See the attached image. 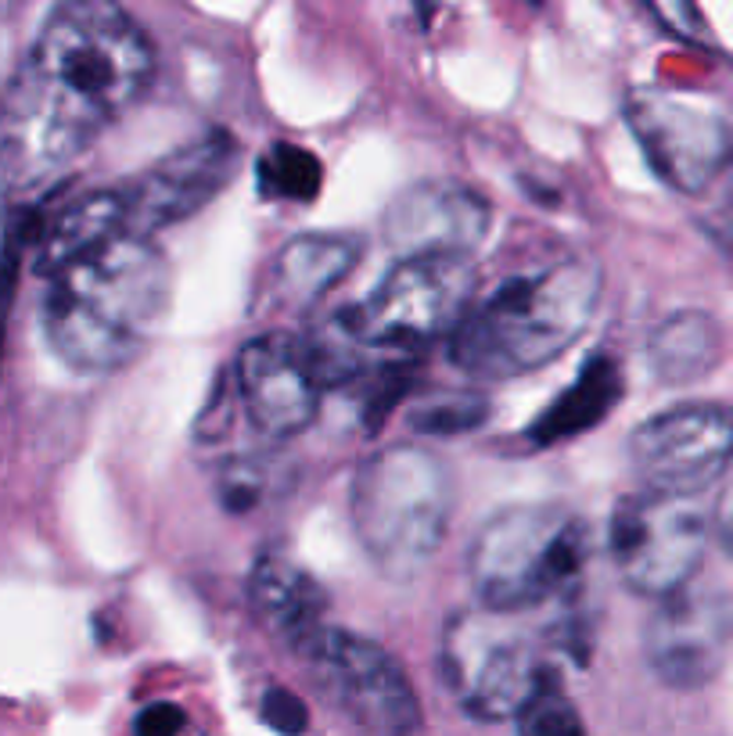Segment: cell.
<instances>
[{
  "instance_id": "6da1fadb",
  "label": "cell",
  "mask_w": 733,
  "mask_h": 736,
  "mask_svg": "<svg viewBox=\"0 0 733 736\" xmlns=\"http://www.w3.org/2000/svg\"><path fill=\"white\" fill-rule=\"evenodd\" d=\"M156 50L140 22L108 0H69L47 15L8 94V151L61 165L145 97Z\"/></svg>"
},
{
  "instance_id": "7a4b0ae2",
  "label": "cell",
  "mask_w": 733,
  "mask_h": 736,
  "mask_svg": "<svg viewBox=\"0 0 733 736\" xmlns=\"http://www.w3.org/2000/svg\"><path fill=\"white\" fill-rule=\"evenodd\" d=\"M170 260L123 230L47 277L44 334L76 373H115L148 353L170 309Z\"/></svg>"
},
{
  "instance_id": "3957f363",
  "label": "cell",
  "mask_w": 733,
  "mask_h": 736,
  "mask_svg": "<svg viewBox=\"0 0 733 736\" xmlns=\"http://www.w3.org/2000/svg\"><path fill=\"white\" fill-rule=\"evenodd\" d=\"M600 302V269L589 260H558L514 277L449 334V359L482 381L522 378L579 342Z\"/></svg>"
},
{
  "instance_id": "277c9868",
  "label": "cell",
  "mask_w": 733,
  "mask_h": 736,
  "mask_svg": "<svg viewBox=\"0 0 733 736\" xmlns=\"http://www.w3.org/2000/svg\"><path fill=\"white\" fill-rule=\"evenodd\" d=\"M353 528L389 578H414L443 550L454 482L446 463L421 446L370 453L353 478Z\"/></svg>"
},
{
  "instance_id": "5b68a950",
  "label": "cell",
  "mask_w": 733,
  "mask_h": 736,
  "mask_svg": "<svg viewBox=\"0 0 733 736\" xmlns=\"http://www.w3.org/2000/svg\"><path fill=\"white\" fill-rule=\"evenodd\" d=\"M589 557L586 525L564 507L525 503L500 510L471 542L468 575L485 611L522 614L569 597Z\"/></svg>"
},
{
  "instance_id": "8992f818",
  "label": "cell",
  "mask_w": 733,
  "mask_h": 736,
  "mask_svg": "<svg viewBox=\"0 0 733 736\" xmlns=\"http://www.w3.org/2000/svg\"><path fill=\"white\" fill-rule=\"evenodd\" d=\"M529 629L514 614L468 611L457 614L443 640V679L457 704L479 722H507L536 693L547 676Z\"/></svg>"
},
{
  "instance_id": "52a82bcc",
  "label": "cell",
  "mask_w": 733,
  "mask_h": 736,
  "mask_svg": "<svg viewBox=\"0 0 733 736\" xmlns=\"http://www.w3.org/2000/svg\"><path fill=\"white\" fill-rule=\"evenodd\" d=\"M468 255H421L400 260L364 302L353 306V327L367 348H417L454 334L474 295Z\"/></svg>"
},
{
  "instance_id": "ba28073f",
  "label": "cell",
  "mask_w": 733,
  "mask_h": 736,
  "mask_svg": "<svg viewBox=\"0 0 733 736\" xmlns=\"http://www.w3.org/2000/svg\"><path fill=\"white\" fill-rule=\"evenodd\" d=\"M709 547V518L698 499L637 493L619 499L608 550L622 583L640 597L665 600L687 589Z\"/></svg>"
},
{
  "instance_id": "9c48e42d",
  "label": "cell",
  "mask_w": 733,
  "mask_h": 736,
  "mask_svg": "<svg viewBox=\"0 0 733 736\" xmlns=\"http://www.w3.org/2000/svg\"><path fill=\"white\" fill-rule=\"evenodd\" d=\"M320 693L367 736H414L421 704L400 662L350 629H324L302 654Z\"/></svg>"
},
{
  "instance_id": "30bf717a",
  "label": "cell",
  "mask_w": 733,
  "mask_h": 736,
  "mask_svg": "<svg viewBox=\"0 0 733 736\" xmlns=\"http://www.w3.org/2000/svg\"><path fill=\"white\" fill-rule=\"evenodd\" d=\"M733 457V413L694 403L654 413L629 438V460L644 493L698 499L723 482Z\"/></svg>"
},
{
  "instance_id": "8fae6325",
  "label": "cell",
  "mask_w": 733,
  "mask_h": 736,
  "mask_svg": "<svg viewBox=\"0 0 733 736\" xmlns=\"http://www.w3.org/2000/svg\"><path fill=\"white\" fill-rule=\"evenodd\" d=\"M626 123L654 173L676 191H701L730 154V130L709 101L640 87L626 97Z\"/></svg>"
},
{
  "instance_id": "7c38bea8",
  "label": "cell",
  "mask_w": 733,
  "mask_h": 736,
  "mask_svg": "<svg viewBox=\"0 0 733 736\" xmlns=\"http://www.w3.org/2000/svg\"><path fill=\"white\" fill-rule=\"evenodd\" d=\"M241 148L227 130H209L191 145L176 148L123 191L126 230L151 238L162 227L202 212L234 180Z\"/></svg>"
},
{
  "instance_id": "4fadbf2b",
  "label": "cell",
  "mask_w": 733,
  "mask_h": 736,
  "mask_svg": "<svg viewBox=\"0 0 733 736\" xmlns=\"http://www.w3.org/2000/svg\"><path fill=\"white\" fill-rule=\"evenodd\" d=\"M730 603L712 589L687 586L654 607L644 632V654L665 687L698 690L719 676L730 654Z\"/></svg>"
},
{
  "instance_id": "5bb4252c",
  "label": "cell",
  "mask_w": 733,
  "mask_h": 736,
  "mask_svg": "<svg viewBox=\"0 0 733 736\" xmlns=\"http://www.w3.org/2000/svg\"><path fill=\"white\" fill-rule=\"evenodd\" d=\"M238 392L249 421L270 438L310 428L320 410V384L288 334H260L238 353Z\"/></svg>"
},
{
  "instance_id": "9a60e30c",
  "label": "cell",
  "mask_w": 733,
  "mask_h": 736,
  "mask_svg": "<svg viewBox=\"0 0 733 736\" xmlns=\"http://www.w3.org/2000/svg\"><path fill=\"white\" fill-rule=\"evenodd\" d=\"M385 241L400 260L468 255L489 230V205L465 184L428 180L406 187L385 209Z\"/></svg>"
},
{
  "instance_id": "2e32d148",
  "label": "cell",
  "mask_w": 733,
  "mask_h": 736,
  "mask_svg": "<svg viewBox=\"0 0 733 736\" xmlns=\"http://www.w3.org/2000/svg\"><path fill=\"white\" fill-rule=\"evenodd\" d=\"M249 603L270 636L295 654H302L328 629V589L280 550H263L255 557Z\"/></svg>"
},
{
  "instance_id": "e0dca14e",
  "label": "cell",
  "mask_w": 733,
  "mask_h": 736,
  "mask_svg": "<svg viewBox=\"0 0 733 736\" xmlns=\"http://www.w3.org/2000/svg\"><path fill=\"white\" fill-rule=\"evenodd\" d=\"M364 241L356 234H302L274 255L270 302L280 309H313L324 295L353 274Z\"/></svg>"
},
{
  "instance_id": "ac0fdd59",
  "label": "cell",
  "mask_w": 733,
  "mask_h": 736,
  "mask_svg": "<svg viewBox=\"0 0 733 736\" xmlns=\"http://www.w3.org/2000/svg\"><path fill=\"white\" fill-rule=\"evenodd\" d=\"M126 230L123 191H90L69 202L36 230V274L50 277L80 255L101 249Z\"/></svg>"
},
{
  "instance_id": "d6986e66",
  "label": "cell",
  "mask_w": 733,
  "mask_h": 736,
  "mask_svg": "<svg viewBox=\"0 0 733 736\" xmlns=\"http://www.w3.org/2000/svg\"><path fill=\"white\" fill-rule=\"evenodd\" d=\"M648 356L662 381H698L719 359V331L705 313H676L654 327Z\"/></svg>"
},
{
  "instance_id": "ffe728a7",
  "label": "cell",
  "mask_w": 733,
  "mask_h": 736,
  "mask_svg": "<svg viewBox=\"0 0 733 736\" xmlns=\"http://www.w3.org/2000/svg\"><path fill=\"white\" fill-rule=\"evenodd\" d=\"M619 392H622V381H619V370H615L611 359L608 356L589 359L586 370L579 373V381L572 384V392H564L558 403L547 410L543 421H536L532 438L550 446V442H558V438L586 432L589 424H597L604 413L615 406Z\"/></svg>"
},
{
  "instance_id": "44dd1931",
  "label": "cell",
  "mask_w": 733,
  "mask_h": 736,
  "mask_svg": "<svg viewBox=\"0 0 733 736\" xmlns=\"http://www.w3.org/2000/svg\"><path fill=\"white\" fill-rule=\"evenodd\" d=\"M295 342H299V353L306 359V367H310L313 381L320 384V392L331 389V384L353 381L359 373V367H364V348L367 345L359 342L350 309L320 320V324H313L302 338H295Z\"/></svg>"
},
{
  "instance_id": "7402d4cb",
  "label": "cell",
  "mask_w": 733,
  "mask_h": 736,
  "mask_svg": "<svg viewBox=\"0 0 733 736\" xmlns=\"http://www.w3.org/2000/svg\"><path fill=\"white\" fill-rule=\"evenodd\" d=\"M320 180V159L313 151H306L299 145H274L260 159V187L263 195L274 198H291V202H310L317 198Z\"/></svg>"
},
{
  "instance_id": "603a6c76",
  "label": "cell",
  "mask_w": 733,
  "mask_h": 736,
  "mask_svg": "<svg viewBox=\"0 0 733 736\" xmlns=\"http://www.w3.org/2000/svg\"><path fill=\"white\" fill-rule=\"evenodd\" d=\"M514 726H518V736H586L579 708L564 697L554 671H547L536 693L522 704Z\"/></svg>"
},
{
  "instance_id": "cb8c5ba5",
  "label": "cell",
  "mask_w": 733,
  "mask_h": 736,
  "mask_svg": "<svg viewBox=\"0 0 733 736\" xmlns=\"http://www.w3.org/2000/svg\"><path fill=\"white\" fill-rule=\"evenodd\" d=\"M485 417H489V406L482 395L457 392V395L432 399V403H421L410 413V424L424 435H465L471 428H479Z\"/></svg>"
},
{
  "instance_id": "d4e9b609",
  "label": "cell",
  "mask_w": 733,
  "mask_h": 736,
  "mask_svg": "<svg viewBox=\"0 0 733 736\" xmlns=\"http://www.w3.org/2000/svg\"><path fill=\"white\" fill-rule=\"evenodd\" d=\"M266 485H270V478H266L263 463L255 457H238L224 468L220 485L216 488H220V503L230 514H244L263 499Z\"/></svg>"
},
{
  "instance_id": "484cf974",
  "label": "cell",
  "mask_w": 733,
  "mask_h": 736,
  "mask_svg": "<svg viewBox=\"0 0 733 736\" xmlns=\"http://www.w3.org/2000/svg\"><path fill=\"white\" fill-rule=\"evenodd\" d=\"M260 712H263L266 726L274 729V733H280V736H302L306 726H310V712H306L302 697H295L285 687L266 690Z\"/></svg>"
},
{
  "instance_id": "4316f807",
  "label": "cell",
  "mask_w": 733,
  "mask_h": 736,
  "mask_svg": "<svg viewBox=\"0 0 733 736\" xmlns=\"http://www.w3.org/2000/svg\"><path fill=\"white\" fill-rule=\"evenodd\" d=\"M184 722H187L184 708H176L173 701H156L137 715L134 733L137 736H180Z\"/></svg>"
},
{
  "instance_id": "83f0119b",
  "label": "cell",
  "mask_w": 733,
  "mask_h": 736,
  "mask_svg": "<svg viewBox=\"0 0 733 736\" xmlns=\"http://www.w3.org/2000/svg\"><path fill=\"white\" fill-rule=\"evenodd\" d=\"M715 532L723 539V547L733 553V457L723 474V493H719V503H715Z\"/></svg>"
}]
</instances>
